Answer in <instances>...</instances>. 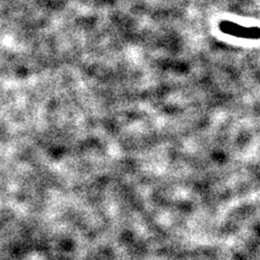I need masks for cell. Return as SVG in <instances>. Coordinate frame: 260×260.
<instances>
[{
	"label": "cell",
	"instance_id": "6da1fadb",
	"mask_svg": "<svg viewBox=\"0 0 260 260\" xmlns=\"http://www.w3.org/2000/svg\"><path fill=\"white\" fill-rule=\"evenodd\" d=\"M221 32L227 33L232 36L245 38V39H260V28L259 27H246L242 26L233 22L224 21L220 24Z\"/></svg>",
	"mask_w": 260,
	"mask_h": 260
}]
</instances>
